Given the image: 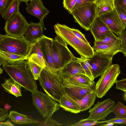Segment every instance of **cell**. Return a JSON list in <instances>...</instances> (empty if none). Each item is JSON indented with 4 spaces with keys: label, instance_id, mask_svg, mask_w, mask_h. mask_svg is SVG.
<instances>
[{
    "label": "cell",
    "instance_id": "6da1fadb",
    "mask_svg": "<svg viewBox=\"0 0 126 126\" xmlns=\"http://www.w3.org/2000/svg\"><path fill=\"white\" fill-rule=\"evenodd\" d=\"M27 60L15 65H2V68L10 78L23 87L31 93L37 89V86L29 68Z\"/></svg>",
    "mask_w": 126,
    "mask_h": 126
},
{
    "label": "cell",
    "instance_id": "7a4b0ae2",
    "mask_svg": "<svg viewBox=\"0 0 126 126\" xmlns=\"http://www.w3.org/2000/svg\"><path fill=\"white\" fill-rule=\"evenodd\" d=\"M54 28L57 35L67 45L72 47L81 58L89 59L94 55L92 47L77 37L72 32L70 28L58 23L54 25Z\"/></svg>",
    "mask_w": 126,
    "mask_h": 126
},
{
    "label": "cell",
    "instance_id": "3957f363",
    "mask_svg": "<svg viewBox=\"0 0 126 126\" xmlns=\"http://www.w3.org/2000/svg\"><path fill=\"white\" fill-rule=\"evenodd\" d=\"M40 85L46 93L59 103L63 95L61 80L58 71L44 68L38 78Z\"/></svg>",
    "mask_w": 126,
    "mask_h": 126
},
{
    "label": "cell",
    "instance_id": "277c9868",
    "mask_svg": "<svg viewBox=\"0 0 126 126\" xmlns=\"http://www.w3.org/2000/svg\"><path fill=\"white\" fill-rule=\"evenodd\" d=\"M33 104L44 117H51L60 109L59 104L47 94L37 90L32 92Z\"/></svg>",
    "mask_w": 126,
    "mask_h": 126
},
{
    "label": "cell",
    "instance_id": "5b68a950",
    "mask_svg": "<svg viewBox=\"0 0 126 126\" xmlns=\"http://www.w3.org/2000/svg\"><path fill=\"white\" fill-rule=\"evenodd\" d=\"M119 65L112 64L104 72L95 85L94 91L96 97L101 98L113 86L120 73Z\"/></svg>",
    "mask_w": 126,
    "mask_h": 126
},
{
    "label": "cell",
    "instance_id": "8992f818",
    "mask_svg": "<svg viewBox=\"0 0 126 126\" xmlns=\"http://www.w3.org/2000/svg\"><path fill=\"white\" fill-rule=\"evenodd\" d=\"M30 43L25 38L11 36L7 34L0 35V50L17 55L26 56Z\"/></svg>",
    "mask_w": 126,
    "mask_h": 126
},
{
    "label": "cell",
    "instance_id": "52a82bcc",
    "mask_svg": "<svg viewBox=\"0 0 126 126\" xmlns=\"http://www.w3.org/2000/svg\"><path fill=\"white\" fill-rule=\"evenodd\" d=\"M52 54L56 70L58 71L72 60L76 59L69 49L67 45L58 36L53 40Z\"/></svg>",
    "mask_w": 126,
    "mask_h": 126
},
{
    "label": "cell",
    "instance_id": "ba28073f",
    "mask_svg": "<svg viewBox=\"0 0 126 126\" xmlns=\"http://www.w3.org/2000/svg\"><path fill=\"white\" fill-rule=\"evenodd\" d=\"M97 5L94 2L73 10L72 14L75 22L86 31H89L93 23L97 17Z\"/></svg>",
    "mask_w": 126,
    "mask_h": 126
},
{
    "label": "cell",
    "instance_id": "9c48e42d",
    "mask_svg": "<svg viewBox=\"0 0 126 126\" xmlns=\"http://www.w3.org/2000/svg\"><path fill=\"white\" fill-rule=\"evenodd\" d=\"M29 23L19 12L13 15L6 21L3 29L6 34L11 36L24 37V33Z\"/></svg>",
    "mask_w": 126,
    "mask_h": 126
},
{
    "label": "cell",
    "instance_id": "30bf717a",
    "mask_svg": "<svg viewBox=\"0 0 126 126\" xmlns=\"http://www.w3.org/2000/svg\"><path fill=\"white\" fill-rule=\"evenodd\" d=\"M94 55L87 60L91 67L94 79L101 76L104 72L112 64L113 57L114 55L94 52Z\"/></svg>",
    "mask_w": 126,
    "mask_h": 126
},
{
    "label": "cell",
    "instance_id": "8fae6325",
    "mask_svg": "<svg viewBox=\"0 0 126 126\" xmlns=\"http://www.w3.org/2000/svg\"><path fill=\"white\" fill-rule=\"evenodd\" d=\"M116 105L114 101L108 98L103 101H98L92 109H90V114L87 120L98 121L100 120H105V118L112 112Z\"/></svg>",
    "mask_w": 126,
    "mask_h": 126
},
{
    "label": "cell",
    "instance_id": "7c38bea8",
    "mask_svg": "<svg viewBox=\"0 0 126 126\" xmlns=\"http://www.w3.org/2000/svg\"><path fill=\"white\" fill-rule=\"evenodd\" d=\"M99 17L111 31L118 35L119 34L125 30L116 9L106 13Z\"/></svg>",
    "mask_w": 126,
    "mask_h": 126
},
{
    "label": "cell",
    "instance_id": "4fadbf2b",
    "mask_svg": "<svg viewBox=\"0 0 126 126\" xmlns=\"http://www.w3.org/2000/svg\"><path fill=\"white\" fill-rule=\"evenodd\" d=\"M63 92L74 100H79L88 93L94 91L95 85L82 86L62 83Z\"/></svg>",
    "mask_w": 126,
    "mask_h": 126
},
{
    "label": "cell",
    "instance_id": "5bb4252c",
    "mask_svg": "<svg viewBox=\"0 0 126 126\" xmlns=\"http://www.w3.org/2000/svg\"><path fill=\"white\" fill-rule=\"evenodd\" d=\"M44 24L43 19L40 20L37 23L31 21L24 33L25 39L30 43L41 38L44 35L43 33Z\"/></svg>",
    "mask_w": 126,
    "mask_h": 126
},
{
    "label": "cell",
    "instance_id": "9a60e30c",
    "mask_svg": "<svg viewBox=\"0 0 126 126\" xmlns=\"http://www.w3.org/2000/svg\"><path fill=\"white\" fill-rule=\"evenodd\" d=\"M58 72L61 81L64 79L77 74H82L86 75L79 58H78L68 63L59 69Z\"/></svg>",
    "mask_w": 126,
    "mask_h": 126
},
{
    "label": "cell",
    "instance_id": "2e32d148",
    "mask_svg": "<svg viewBox=\"0 0 126 126\" xmlns=\"http://www.w3.org/2000/svg\"><path fill=\"white\" fill-rule=\"evenodd\" d=\"M27 57V60L36 63L41 67L44 68L46 66L47 64L41 51L39 40L30 43Z\"/></svg>",
    "mask_w": 126,
    "mask_h": 126
},
{
    "label": "cell",
    "instance_id": "e0dca14e",
    "mask_svg": "<svg viewBox=\"0 0 126 126\" xmlns=\"http://www.w3.org/2000/svg\"><path fill=\"white\" fill-rule=\"evenodd\" d=\"M53 39L44 35L39 41L41 51L47 64L46 66L49 65L57 70L53 59L52 54Z\"/></svg>",
    "mask_w": 126,
    "mask_h": 126
},
{
    "label": "cell",
    "instance_id": "ac0fdd59",
    "mask_svg": "<svg viewBox=\"0 0 126 126\" xmlns=\"http://www.w3.org/2000/svg\"><path fill=\"white\" fill-rule=\"evenodd\" d=\"M26 4L27 12L37 17L40 20L44 19L49 13V11L44 5L42 0H31L30 2Z\"/></svg>",
    "mask_w": 126,
    "mask_h": 126
},
{
    "label": "cell",
    "instance_id": "d6986e66",
    "mask_svg": "<svg viewBox=\"0 0 126 126\" xmlns=\"http://www.w3.org/2000/svg\"><path fill=\"white\" fill-rule=\"evenodd\" d=\"M89 30L94 37V41L103 40L111 31L99 17L96 18Z\"/></svg>",
    "mask_w": 126,
    "mask_h": 126
},
{
    "label": "cell",
    "instance_id": "ffe728a7",
    "mask_svg": "<svg viewBox=\"0 0 126 126\" xmlns=\"http://www.w3.org/2000/svg\"><path fill=\"white\" fill-rule=\"evenodd\" d=\"M62 83L82 86H88L95 85L94 80L85 74H78L64 79Z\"/></svg>",
    "mask_w": 126,
    "mask_h": 126
},
{
    "label": "cell",
    "instance_id": "44dd1931",
    "mask_svg": "<svg viewBox=\"0 0 126 126\" xmlns=\"http://www.w3.org/2000/svg\"><path fill=\"white\" fill-rule=\"evenodd\" d=\"M27 60V55H17L7 51L0 50V65H12L21 63Z\"/></svg>",
    "mask_w": 126,
    "mask_h": 126
},
{
    "label": "cell",
    "instance_id": "7402d4cb",
    "mask_svg": "<svg viewBox=\"0 0 126 126\" xmlns=\"http://www.w3.org/2000/svg\"><path fill=\"white\" fill-rule=\"evenodd\" d=\"M121 42L119 37L114 43L106 45H94L92 47L94 52L114 55L120 52Z\"/></svg>",
    "mask_w": 126,
    "mask_h": 126
},
{
    "label": "cell",
    "instance_id": "603a6c76",
    "mask_svg": "<svg viewBox=\"0 0 126 126\" xmlns=\"http://www.w3.org/2000/svg\"><path fill=\"white\" fill-rule=\"evenodd\" d=\"M59 103L60 107L65 110L74 114L80 112V106L74 100L70 97L65 92Z\"/></svg>",
    "mask_w": 126,
    "mask_h": 126
},
{
    "label": "cell",
    "instance_id": "cb8c5ba5",
    "mask_svg": "<svg viewBox=\"0 0 126 126\" xmlns=\"http://www.w3.org/2000/svg\"><path fill=\"white\" fill-rule=\"evenodd\" d=\"M1 86L5 91L16 97L22 96L21 86L11 78L6 79Z\"/></svg>",
    "mask_w": 126,
    "mask_h": 126
},
{
    "label": "cell",
    "instance_id": "d4e9b609",
    "mask_svg": "<svg viewBox=\"0 0 126 126\" xmlns=\"http://www.w3.org/2000/svg\"><path fill=\"white\" fill-rule=\"evenodd\" d=\"M96 96L94 91L88 93L80 100H74L80 106L81 112L91 108L94 103Z\"/></svg>",
    "mask_w": 126,
    "mask_h": 126
},
{
    "label": "cell",
    "instance_id": "484cf974",
    "mask_svg": "<svg viewBox=\"0 0 126 126\" xmlns=\"http://www.w3.org/2000/svg\"><path fill=\"white\" fill-rule=\"evenodd\" d=\"M95 3L97 5V17L113 10L115 8L113 0H96Z\"/></svg>",
    "mask_w": 126,
    "mask_h": 126
},
{
    "label": "cell",
    "instance_id": "4316f807",
    "mask_svg": "<svg viewBox=\"0 0 126 126\" xmlns=\"http://www.w3.org/2000/svg\"><path fill=\"white\" fill-rule=\"evenodd\" d=\"M11 121L15 124L21 125L32 123H37L38 122L27 116L14 111H11L8 117Z\"/></svg>",
    "mask_w": 126,
    "mask_h": 126
},
{
    "label": "cell",
    "instance_id": "83f0119b",
    "mask_svg": "<svg viewBox=\"0 0 126 126\" xmlns=\"http://www.w3.org/2000/svg\"><path fill=\"white\" fill-rule=\"evenodd\" d=\"M20 0H11L6 8L1 13L2 18L6 21L9 20L14 14L19 12Z\"/></svg>",
    "mask_w": 126,
    "mask_h": 126
},
{
    "label": "cell",
    "instance_id": "f1b7e54d",
    "mask_svg": "<svg viewBox=\"0 0 126 126\" xmlns=\"http://www.w3.org/2000/svg\"><path fill=\"white\" fill-rule=\"evenodd\" d=\"M112 112L115 114L116 118L126 119V106L121 102H118Z\"/></svg>",
    "mask_w": 126,
    "mask_h": 126
},
{
    "label": "cell",
    "instance_id": "f546056e",
    "mask_svg": "<svg viewBox=\"0 0 126 126\" xmlns=\"http://www.w3.org/2000/svg\"><path fill=\"white\" fill-rule=\"evenodd\" d=\"M114 34L113 32L111 31L102 40L94 41V45H106L110 44L115 43L119 38Z\"/></svg>",
    "mask_w": 126,
    "mask_h": 126
},
{
    "label": "cell",
    "instance_id": "4dcf8cb0",
    "mask_svg": "<svg viewBox=\"0 0 126 126\" xmlns=\"http://www.w3.org/2000/svg\"><path fill=\"white\" fill-rule=\"evenodd\" d=\"M27 63L35 80L38 78L44 68L40 67L36 63L27 60Z\"/></svg>",
    "mask_w": 126,
    "mask_h": 126
},
{
    "label": "cell",
    "instance_id": "1f68e13d",
    "mask_svg": "<svg viewBox=\"0 0 126 126\" xmlns=\"http://www.w3.org/2000/svg\"><path fill=\"white\" fill-rule=\"evenodd\" d=\"M80 62L85 73L86 75L93 80L94 79L92 72L91 66L86 59L79 58Z\"/></svg>",
    "mask_w": 126,
    "mask_h": 126
},
{
    "label": "cell",
    "instance_id": "d6a6232c",
    "mask_svg": "<svg viewBox=\"0 0 126 126\" xmlns=\"http://www.w3.org/2000/svg\"><path fill=\"white\" fill-rule=\"evenodd\" d=\"M118 36L121 42L120 52L126 57V31L124 30L120 32Z\"/></svg>",
    "mask_w": 126,
    "mask_h": 126
},
{
    "label": "cell",
    "instance_id": "836d02e7",
    "mask_svg": "<svg viewBox=\"0 0 126 126\" xmlns=\"http://www.w3.org/2000/svg\"><path fill=\"white\" fill-rule=\"evenodd\" d=\"M98 122L94 120H87L83 119L80 120L78 122L74 124L67 125L73 126H88L95 125L98 124Z\"/></svg>",
    "mask_w": 126,
    "mask_h": 126
},
{
    "label": "cell",
    "instance_id": "e575fe53",
    "mask_svg": "<svg viewBox=\"0 0 126 126\" xmlns=\"http://www.w3.org/2000/svg\"><path fill=\"white\" fill-rule=\"evenodd\" d=\"M115 7L121 23L125 28L126 27V10L120 7L116 6Z\"/></svg>",
    "mask_w": 126,
    "mask_h": 126
},
{
    "label": "cell",
    "instance_id": "d590c367",
    "mask_svg": "<svg viewBox=\"0 0 126 126\" xmlns=\"http://www.w3.org/2000/svg\"><path fill=\"white\" fill-rule=\"evenodd\" d=\"M77 0H63V7L70 14L75 5Z\"/></svg>",
    "mask_w": 126,
    "mask_h": 126
},
{
    "label": "cell",
    "instance_id": "8d00e7d4",
    "mask_svg": "<svg viewBox=\"0 0 126 126\" xmlns=\"http://www.w3.org/2000/svg\"><path fill=\"white\" fill-rule=\"evenodd\" d=\"M64 125L62 124L59 123L50 117H47L45 120L42 123L40 126H61Z\"/></svg>",
    "mask_w": 126,
    "mask_h": 126
},
{
    "label": "cell",
    "instance_id": "74e56055",
    "mask_svg": "<svg viewBox=\"0 0 126 126\" xmlns=\"http://www.w3.org/2000/svg\"><path fill=\"white\" fill-rule=\"evenodd\" d=\"M115 89L123 92L126 91V78L116 81Z\"/></svg>",
    "mask_w": 126,
    "mask_h": 126
},
{
    "label": "cell",
    "instance_id": "f35d334b",
    "mask_svg": "<svg viewBox=\"0 0 126 126\" xmlns=\"http://www.w3.org/2000/svg\"><path fill=\"white\" fill-rule=\"evenodd\" d=\"M96 0H77L72 11L77 8L95 2Z\"/></svg>",
    "mask_w": 126,
    "mask_h": 126
},
{
    "label": "cell",
    "instance_id": "ab89813d",
    "mask_svg": "<svg viewBox=\"0 0 126 126\" xmlns=\"http://www.w3.org/2000/svg\"><path fill=\"white\" fill-rule=\"evenodd\" d=\"M71 30L72 32L77 37L86 44H90L86 39L85 35L83 34L78 29L71 28Z\"/></svg>",
    "mask_w": 126,
    "mask_h": 126
},
{
    "label": "cell",
    "instance_id": "60d3db41",
    "mask_svg": "<svg viewBox=\"0 0 126 126\" xmlns=\"http://www.w3.org/2000/svg\"><path fill=\"white\" fill-rule=\"evenodd\" d=\"M107 123L126 124V119H118L115 118L107 120L98 122V124Z\"/></svg>",
    "mask_w": 126,
    "mask_h": 126
},
{
    "label": "cell",
    "instance_id": "b9f144b4",
    "mask_svg": "<svg viewBox=\"0 0 126 126\" xmlns=\"http://www.w3.org/2000/svg\"><path fill=\"white\" fill-rule=\"evenodd\" d=\"M115 6L121 7L126 10V0H113Z\"/></svg>",
    "mask_w": 126,
    "mask_h": 126
},
{
    "label": "cell",
    "instance_id": "7bdbcfd3",
    "mask_svg": "<svg viewBox=\"0 0 126 126\" xmlns=\"http://www.w3.org/2000/svg\"><path fill=\"white\" fill-rule=\"evenodd\" d=\"M11 0H0V13L1 14L7 7Z\"/></svg>",
    "mask_w": 126,
    "mask_h": 126
},
{
    "label": "cell",
    "instance_id": "ee69618b",
    "mask_svg": "<svg viewBox=\"0 0 126 126\" xmlns=\"http://www.w3.org/2000/svg\"><path fill=\"white\" fill-rule=\"evenodd\" d=\"M9 114L8 111L2 108L0 109V121H4L5 119L8 117Z\"/></svg>",
    "mask_w": 126,
    "mask_h": 126
},
{
    "label": "cell",
    "instance_id": "f6af8a7d",
    "mask_svg": "<svg viewBox=\"0 0 126 126\" xmlns=\"http://www.w3.org/2000/svg\"><path fill=\"white\" fill-rule=\"evenodd\" d=\"M0 126H14L15 125L14 124H12L11 122L9 119L7 120L5 122H0Z\"/></svg>",
    "mask_w": 126,
    "mask_h": 126
},
{
    "label": "cell",
    "instance_id": "bcb514c9",
    "mask_svg": "<svg viewBox=\"0 0 126 126\" xmlns=\"http://www.w3.org/2000/svg\"><path fill=\"white\" fill-rule=\"evenodd\" d=\"M11 106L8 104H6L4 105V109L7 111L11 109Z\"/></svg>",
    "mask_w": 126,
    "mask_h": 126
},
{
    "label": "cell",
    "instance_id": "7dc6e473",
    "mask_svg": "<svg viewBox=\"0 0 126 126\" xmlns=\"http://www.w3.org/2000/svg\"><path fill=\"white\" fill-rule=\"evenodd\" d=\"M106 123L107 124H103L101 126H112L114 124L112 123Z\"/></svg>",
    "mask_w": 126,
    "mask_h": 126
},
{
    "label": "cell",
    "instance_id": "c3c4849f",
    "mask_svg": "<svg viewBox=\"0 0 126 126\" xmlns=\"http://www.w3.org/2000/svg\"><path fill=\"white\" fill-rule=\"evenodd\" d=\"M123 96V100L126 101V91L124 92Z\"/></svg>",
    "mask_w": 126,
    "mask_h": 126
},
{
    "label": "cell",
    "instance_id": "681fc988",
    "mask_svg": "<svg viewBox=\"0 0 126 126\" xmlns=\"http://www.w3.org/2000/svg\"><path fill=\"white\" fill-rule=\"evenodd\" d=\"M20 1H23L24 2H25V3H27L28 2V1H30L31 0H20Z\"/></svg>",
    "mask_w": 126,
    "mask_h": 126
},
{
    "label": "cell",
    "instance_id": "f907efd6",
    "mask_svg": "<svg viewBox=\"0 0 126 126\" xmlns=\"http://www.w3.org/2000/svg\"><path fill=\"white\" fill-rule=\"evenodd\" d=\"M3 70L1 68H0V74H1L3 72Z\"/></svg>",
    "mask_w": 126,
    "mask_h": 126
},
{
    "label": "cell",
    "instance_id": "816d5d0a",
    "mask_svg": "<svg viewBox=\"0 0 126 126\" xmlns=\"http://www.w3.org/2000/svg\"></svg>",
    "mask_w": 126,
    "mask_h": 126
}]
</instances>
